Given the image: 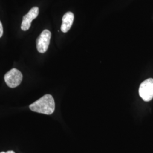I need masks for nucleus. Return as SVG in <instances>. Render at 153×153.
Masks as SVG:
<instances>
[{
    "label": "nucleus",
    "instance_id": "0eeeda50",
    "mask_svg": "<svg viewBox=\"0 0 153 153\" xmlns=\"http://www.w3.org/2000/svg\"><path fill=\"white\" fill-rule=\"evenodd\" d=\"M2 35H3V27H2V23L0 21V38L2 37Z\"/></svg>",
    "mask_w": 153,
    "mask_h": 153
},
{
    "label": "nucleus",
    "instance_id": "6e6552de",
    "mask_svg": "<svg viewBox=\"0 0 153 153\" xmlns=\"http://www.w3.org/2000/svg\"><path fill=\"white\" fill-rule=\"evenodd\" d=\"M0 153H15V152L14 151H12V150H10V151H7L6 152H2Z\"/></svg>",
    "mask_w": 153,
    "mask_h": 153
},
{
    "label": "nucleus",
    "instance_id": "f03ea898",
    "mask_svg": "<svg viewBox=\"0 0 153 153\" xmlns=\"http://www.w3.org/2000/svg\"><path fill=\"white\" fill-rule=\"evenodd\" d=\"M4 79L6 83L9 88H16L22 82L23 75L19 70L13 68L6 73Z\"/></svg>",
    "mask_w": 153,
    "mask_h": 153
},
{
    "label": "nucleus",
    "instance_id": "423d86ee",
    "mask_svg": "<svg viewBox=\"0 0 153 153\" xmlns=\"http://www.w3.org/2000/svg\"><path fill=\"white\" fill-rule=\"evenodd\" d=\"M74 18V14L71 11L67 12L64 15L62 19V22L61 27V30L63 33H66L69 31L73 25Z\"/></svg>",
    "mask_w": 153,
    "mask_h": 153
},
{
    "label": "nucleus",
    "instance_id": "20e7f679",
    "mask_svg": "<svg viewBox=\"0 0 153 153\" xmlns=\"http://www.w3.org/2000/svg\"><path fill=\"white\" fill-rule=\"evenodd\" d=\"M51 33L48 30H45L39 35L36 40V48L39 52L41 53H45L48 48Z\"/></svg>",
    "mask_w": 153,
    "mask_h": 153
},
{
    "label": "nucleus",
    "instance_id": "7ed1b4c3",
    "mask_svg": "<svg viewBox=\"0 0 153 153\" xmlns=\"http://www.w3.org/2000/svg\"><path fill=\"white\" fill-rule=\"evenodd\" d=\"M139 94L145 102H149L153 98V79L149 78L141 83L139 88Z\"/></svg>",
    "mask_w": 153,
    "mask_h": 153
},
{
    "label": "nucleus",
    "instance_id": "39448f33",
    "mask_svg": "<svg viewBox=\"0 0 153 153\" xmlns=\"http://www.w3.org/2000/svg\"><path fill=\"white\" fill-rule=\"evenodd\" d=\"M39 9L38 7H33V8L28 11L27 14L23 17L21 29L23 31H27L30 27L31 22L35 19L39 15Z\"/></svg>",
    "mask_w": 153,
    "mask_h": 153
},
{
    "label": "nucleus",
    "instance_id": "f257e3e1",
    "mask_svg": "<svg viewBox=\"0 0 153 153\" xmlns=\"http://www.w3.org/2000/svg\"><path fill=\"white\" fill-rule=\"evenodd\" d=\"M29 108L35 112L51 115L55 111V100L51 95L47 94L30 104Z\"/></svg>",
    "mask_w": 153,
    "mask_h": 153
}]
</instances>
